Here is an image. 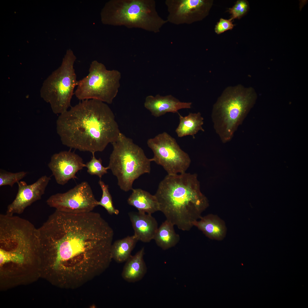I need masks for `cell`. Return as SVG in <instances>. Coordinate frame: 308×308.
I'll use <instances>...</instances> for the list:
<instances>
[{
	"label": "cell",
	"mask_w": 308,
	"mask_h": 308,
	"mask_svg": "<svg viewBox=\"0 0 308 308\" xmlns=\"http://www.w3.org/2000/svg\"><path fill=\"white\" fill-rule=\"evenodd\" d=\"M92 156L90 160L86 164V167L87 169V171L90 175H96L101 179L102 176L108 173L107 170L109 169L108 167H105L102 164V161L100 158L97 159L92 153Z\"/></svg>",
	"instance_id": "cell-24"
},
{
	"label": "cell",
	"mask_w": 308,
	"mask_h": 308,
	"mask_svg": "<svg viewBox=\"0 0 308 308\" xmlns=\"http://www.w3.org/2000/svg\"><path fill=\"white\" fill-rule=\"evenodd\" d=\"M256 98L252 88L241 86L228 88L219 98L214 106L212 118L222 142L231 139Z\"/></svg>",
	"instance_id": "cell-5"
},
{
	"label": "cell",
	"mask_w": 308,
	"mask_h": 308,
	"mask_svg": "<svg viewBox=\"0 0 308 308\" xmlns=\"http://www.w3.org/2000/svg\"><path fill=\"white\" fill-rule=\"evenodd\" d=\"M129 216L138 240L147 243L154 239L158 224L151 214L138 211L130 212Z\"/></svg>",
	"instance_id": "cell-15"
},
{
	"label": "cell",
	"mask_w": 308,
	"mask_h": 308,
	"mask_svg": "<svg viewBox=\"0 0 308 308\" xmlns=\"http://www.w3.org/2000/svg\"><path fill=\"white\" fill-rule=\"evenodd\" d=\"M154 195L166 220L184 231L191 229L209 206L196 174H167Z\"/></svg>",
	"instance_id": "cell-3"
},
{
	"label": "cell",
	"mask_w": 308,
	"mask_h": 308,
	"mask_svg": "<svg viewBox=\"0 0 308 308\" xmlns=\"http://www.w3.org/2000/svg\"><path fill=\"white\" fill-rule=\"evenodd\" d=\"M144 248H142L133 256H131L126 261L121 273L126 281L133 283L139 281L144 277L147 271L143 259Z\"/></svg>",
	"instance_id": "cell-17"
},
{
	"label": "cell",
	"mask_w": 308,
	"mask_h": 308,
	"mask_svg": "<svg viewBox=\"0 0 308 308\" xmlns=\"http://www.w3.org/2000/svg\"><path fill=\"white\" fill-rule=\"evenodd\" d=\"M179 122L175 130L178 136L181 137L187 135L192 136L195 138V135L199 131H204L202 125L203 117L201 114L190 113L187 116H183L179 113Z\"/></svg>",
	"instance_id": "cell-19"
},
{
	"label": "cell",
	"mask_w": 308,
	"mask_h": 308,
	"mask_svg": "<svg viewBox=\"0 0 308 308\" xmlns=\"http://www.w3.org/2000/svg\"><path fill=\"white\" fill-rule=\"evenodd\" d=\"M169 14L167 21L176 25L190 24L207 15L210 6L208 1L168 0L165 1Z\"/></svg>",
	"instance_id": "cell-11"
},
{
	"label": "cell",
	"mask_w": 308,
	"mask_h": 308,
	"mask_svg": "<svg viewBox=\"0 0 308 308\" xmlns=\"http://www.w3.org/2000/svg\"><path fill=\"white\" fill-rule=\"evenodd\" d=\"M50 179V177L45 175L32 184L28 185L24 181L18 182L17 193L13 201L8 206L6 214L13 215L22 213L27 207L41 199Z\"/></svg>",
	"instance_id": "cell-13"
},
{
	"label": "cell",
	"mask_w": 308,
	"mask_h": 308,
	"mask_svg": "<svg viewBox=\"0 0 308 308\" xmlns=\"http://www.w3.org/2000/svg\"><path fill=\"white\" fill-rule=\"evenodd\" d=\"M76 57L72 51L68 50L61 66L43 82L40 95L50 104L53 112L62 114L71 107V101L77 85L74 68Z\"/></svg>",
	"instance_id": "cell-7"
},
{
	"label": "cell",
	"mask_w": 308,
	"mask_h": 308,
	"mask_svg": "<svg viewBox=\"0 0 308 308\" xmlns=\"http://www.w3.org/2000/svg\"><path fill=\"white\" fill-rule=\"evenodd\" d=\"M26 259L27 258L22 255L0 249L1 266L9 262L21 264L24 262Z\"/></svg>",
	"instance_id": "cell-25"
},
{
	"label": "cell",
	"mask_w": 308,
	"mask_h": 308,
	"mask_svg": "<svg viewBox=\"0 0 308 308\" xmlns=\"http://www.w3.org/2000/svg\"><path fill=\"white\" fill-rule=\"evenodd\" d=\"M231 19H225L223 18L220 19L216 26L215 31L217 34H220L224 32L233 29L234 25Z\"/></svg>",
	"instance_id": "cell-27"
},
{
	"label": "cell",
	"mask_w": 308,
	"mask_h": 308,
	"mask_svg": "<svg viewBox=\"0 0 308 308\" xmlns=\"http://www.w3.org/2000/svg\"><path fill=\"white\" fill-rule=\"evenodd\" d=\"M38 230L40 256L50 263L56 282L66 288L82 286L111 263L114 231L98 213L56 210Z\"/></svg>",
	"instance_id": "cell-1"
},
{
	"label": "cell",
	"mask_w": 308,
	"mask_h": 308,
	"mask_svg": "<svg viewBox=\"0 0 308 308\" xmlns=\"http://www.w3.org/2000/svg\"><path fill=\"white\" fill-rule=\"evenodd\" d=\"M174 225L166 220L157 231L154 240L158 246L163 250L176 245L180 240V236L175 232Z\"/></svg>",
	"instance_id": "cell-20"
},
{
	"label": "cell",
	"mask_w": 308,
	"mask_h": 308,
	"mask_svg": "<svg viewBox=\"0 0 308 308\" xmlns=\"http://www.w3.org/2000/svg\"><path fill=\"white\" fill-rule=\"evenodd\" d=\"M192 104L191 102H181L171 95L162 96L157 94L155 96H147L144 106L152 116L158 117L168 112L178 114L180 109L191 108Z\"/></svg>",
	"instance_id": "cell-14"
},
{
	"label": "cell",
	"mask_w": 308,
	"mask_h": 308,
	"mask_svg": "<svg viewBox=\"0 0 308 308\" xmlns=\"http://www.w3.org/2000/svg\"><path fill=\"white\" fill-rule=\"evenodd\" d=\"M98 184L102 191V195L100 201L98 202V205L103 207L110 214H118L119 211L114 206L112 197L109 191L108 186L101 179L99 181Z\"/></svg>",
	"instance_id": "cell-22"
},
{
	"label": "cell",
	"mask_w": 308,
	"mask_h": 308,
	"mask_svg": "<svg viewBox=\"0 0 308 308\" xmlns=\"http://www.w3.org/2000/svg\"><path fill=\"white\" fill-rule=\"evenodd\" d=\"M48 166L56 183L63 185L70 180L77 178L76 173L86 167V164L81 157L69 150L53 154Z\"/></svg>",
	"instance_id": "cell-12"
},
{
	"label": "cell",
	"mask_w": 308,
	"mask_h": 308,
	"mask_svg": "<svg viewBox=\"0 0 308 308\" xmlns=\"http://www.w3.org/2000/svg\"><path fill=\"white\" fill-rule=\"evenodd\" d=\"M147 144L154 154L151 161L163 167L168 175L186 172L189 167L191 159L189 155L167 133L164 132L148 139Z\"/></svg>",
	"instance_id": "cell-9"
},
{
	"label": "cell",
	"mask_w": 308,
	"mask_h": 308,
	"mask_svg": "<svg viewBox=\"0 0 308 308\" xmlns=\"http://www.w3.org/2000/svg\"><path fill=\"white\" fill-rule=\"evenodd\" d=\"M128 203L138 212L151 214L159 211L158 203L154 195L140 189H133Z\"/></svg>",
	"instance_id": "cell-18"
},
{
	"label": "cell",
	"mask_w": 308,
	"mask_h": 308,
	"mask_svg": "<svg viewBox=\"0 0 308 308\" xmlns=\"http://www.w3.org/2000/svg\"><path fill=\"white\" fill-rule=\"evenodd\" d=\"M194 226L207 237L213 240H222L226 233L224 222L217 216L213 214L201 216L195 222Z\"/></svg>",
	"instance_id": "cell-16"
},
{
	"label": "cell",
	"mask_w": 308,
	"mask_h": 308,
	"mask_svg": "<svg viewBox=\"0 0 308 308\" xmlns=\"http://www.w3.org/2000/svg\"><path fill=\"white\" fill-rule=\"evenodd\" d=\"M249 8V4L247 1H238L232 7L229 9V12L232 15L230 19L240 18L247 12Z\"/></svg>",
	"instance_id": "cell-26"
},
{
	"label": "cell",
	"mask_w": 308,
	"mask_h": 308,
	"mask_svg": "<svg viewBox=\"0 0 308 308\" xmlns=\"http://www.w3.org/2000/svg\"><path fill=\"white\" fill-rule=\"evenodd\" d=\"M98 202L89 184L83 181L64 193L51 195L46 203L58 211L79 213L92 211Z\"/></svg>",
	"instance_id": "cell-10"
},
{
	"label": "cell",
	"mask_w": 308,
	"mask_h": 308,
	"mask_svg": "<svg viewBox=\"0 0 308 308\" xmlns=\"http://www.w3.org/2000/svg\"><path fill=\"white\" fill-rule=\"evenodd\" d=\"M112 144L113 149L108 167L117 180L118 185L123 191L133 189L134 181L151 171V159L143 150L134 143L132 139L121 132Z\"/></svg>",
	"instance_id": "cell-6"
},
{
	"label": "cell",
	"mask_w": 308,
	"mask_h": 308,
	"mask_svg": "<svg viewBox=\"0 0 308 308\" xmlns=\"http://www.w3.org/2000/svg\"><path fill=\"white\" fill-rule=\"evenodd\" d=\"M105 24L139 28L157 33L167 22L157 12L152 0H112L105 4L101 13Z\"/></svg>",
	"instance_id": "cell-4"
},
{
	"label": "cell",
	"mask_w": 308,
	"mask_h": 308,
	"mask_svg": "<svg viewBox=\"0 0 308 308\" xmlns=\"http://www.w3.org/2000/svg\"><path fill=\"white\" fill-rule=\"evenodd\" d=\"M27 174V172L24 171L13 173L0 169V187L9 185L12 187L15 183L19 182Z\"/></svg>",
	"instance_id": "cell-23"
},
{
	"label": "cell",
	"mask_w": 308,
	"mask_h": 308,
	"mask_svg": "<svg viewBox=\"0 0 308 308\" xmlns=\"http://www.w3.org/2000/svg\"><path fill=\"white\" fill-rule=\"evenodd\" d=\"M121 78L118 70H107L103 64L94 60L88 74L78 81L74 94L81 101L93 99L111 104L117 94Z\"/></svg>",
	"instance_id": "cell-8"
},
{
	"label": "cell",
	"mask_w": 308,
	"mask_h": 308,
	"mask_svg": "<svg viewBox=\"0 0 308 308\" xmlns=\"http://www.w3.org/2000/svg\"><path fill=\"white\" fill-rule=\"evenodd\" d=\"M138 241L134 235L116 241L111 247L112 259L119 263L126 262Z\"/></svg>",
	"instance_id": "cell-21"
},
{
	"label": "cell",
	"mask_w": 308,
	"mask_h": 308,
	"mask_svg": "<svg viewBox=\"0 0 308 308\" xmlns=\"http://www.w3.org/2000/svg\"><path fill=\"white\" fill-rule=\"evenodd\" d=\"M56 129L63 145L92 154L103 151L121 132L108 105L93 99L81 101L60 114Z\"/></svg>",
	"instance_id": "cell-2"
}]
</instances>
